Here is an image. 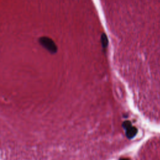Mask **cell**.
<instances>
[{
  "label": "cell",
  "mask_w": 160,
  "mask_h": 160,
  "mask_svg": "<svg viewBox=\"0 0 160 160\" xmlns=\"http://www.w3.org/2000/svg\"><path fill=\"white\" fill-rule=\"evenodd\" d=\"M40 44L51 53H55L57 51V46L55 42L48 37H41L39 39Z\"/></svg>",
  "instance_id": "6da1fadb"
},
{
  "label": "cell",
  "mask_w": 160,
  "mask_h": 160,
  "mask_svg": "<svg viewBox=\"0 0 160 160\" xmlns=\"http://www.w3.org/2000/svg\"><path fill=\"white\" fill-rule=\"evenodd\" d=\"M122 127L126 130V135L129 139L134 138L138 132L137 129L135 127L132 126L131 122L129 121H124L122 124Z\"/></svg>",
  "instance_id": "7a4b0ae2"
},
{
  "label": "cell",
  "mask_w": 160,
  "mask_h": 160,
  "mask_svg": "<svg viewBox=\"0 0 160 160\" xmlns=\"http://www.w3.org/2000/svg\"><path fill=\"white\" fill-rule=\"evenodd\" d=\"M119 160H129V159H128V158H121Z\"/></svg>",
  "instance_id": "3957f363"
}]
</instances>
